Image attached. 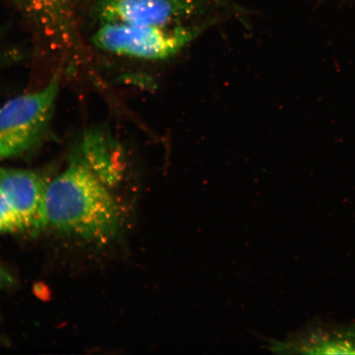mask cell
I'll return each instance as SVG.
<instances>
[{"label":"cell","instance_id":"cell-1","mask_svg":"<svg viewBox=\"0 0 355 355\" xmlns=\"http://www.w3.org/2000/svg\"><path fill=\"white\" fill-rule=\"evenodd\" d=\"M122 220L109 185L82 158L73 159L47 184L42 228L105 243L118 234Z\"/></svg>","mask_w":355,"mask_h":355},{"label":"cell","instance_id":"cell-2","mask_svg":"<svg viewBox=\"0 0 355 355\" xmlns=\"http://www.w3.org/2000/svg\"><path fill=\"white\" fill-rule=\"evenodd\" d=\"M60 79L12 98L0 107V158L30 152L46 135L59 96Z\"/></svg>","mask_w":355,"mask_h":355},{"label":"cell","instance_id":"cell-3","mask_svg":"<svg viewBox=\"0 0 355 355\" xmlns=\"http://www.w3.org/2000/svg\"><path fill=\"white\" fill-rule=\"evenodd\" d=\"M209 24L157 28L114 22L101 24L93 42L101 50L132 59H171L205 31Z\"/></svg>","mask_w":355,"mask_h":355},{"label":"cell","instance_id":"cell-4","mask_svg":"<svg viewBox=\"0 0 355 355\" xmlns=\"http://www.w3.org/2000/svg\"><path fill=\"white\" fill-rule=\"evenodd\" d=\"M101 24L114 22L157 28L211 24L203 20L211 0H91Z\"/></svg>","mask_w":355,"mask_h":355},{"label":"cell","instance_id":"cell-5","mask_svg":"<svg viewBox=\"0 0 355 355\" xmlns=\"http://www.w3.org/2000/svg\"><path fill=\"white\" fill-rule=\"evenodd\" d=\"M48 183L37 172L0 168V190L19 216L24 230L42 228Z\"/></svg>","mask_w":355,"mask_h":355},{"label":"cell","instance_id":"cell-6","mask_svg":"<svg viewBox=\"0 0 355 355\" xmlns=\"http://www.w3.org/2000/svg\"><path fill=\"white\" fill-rule=\"evenodd\" d=\"M270 349L279 354H355V326L314 325Z\"/></svg>","mask_w":355,"mask_h":355},{"label":"cell","instance_id":"cell-7","mask_svg":"<svg viewBox=\"0 0 355 355\" xmlns=\"http://www.w3.org/2000/svg\"><path fill=\"white\" fill-rule=\"evenodd\" d=\"M21 6L44 34L63 41L73 33L76 0H19Z\"/></svg>","mask_w":355,"mask_h":355},{"label":"cell","instance_id":"cell-8","mask_svg":"<svg viewBox=\"0 0 355 355\" xmlns=\"http://www.w3.org/2000/svg\"><path fill=\"white\" fill-rule=\"evenodd\" d=\"M22 225L6 195L0 190V234L22 230Z\"/></svg>","mask_w":355,"mask_h":355},{"label":"cell","instance_id":"cell-9","mask_svg":"<svg viewBox=\"0 0 355 355\" xmlns=\"http://www.w3.org/2000/svg\"><path fill=\"white\" fill-rule=\"evenodd\" d=\"M0 270H1V269H0ZM2 278L3 277H2L1 270H0V283H1V282H2Z\"/></svg>","mask_w":355,"mask_h":355},{"label":"cell","instance_id":"cell-10","mask_svg":"<svg viewBox=\"0 0 355 355\" xmlns=\"http://www.w3.org/2000/svg\"><path fill=\"white\" fill-rule=\"evenodd\" d=\"M1 159H1V158H0V161H1Z\"/></svg>","mask_w":355,"mask_h":355}]
</instances>
